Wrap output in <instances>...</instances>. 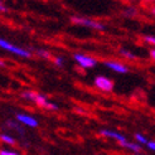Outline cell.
<instances>
[{
  "label": "cell",
  "mask_w": 155,
  "mask_h": 155,
  "mask_svg": "<svg viewBox=\"0 0 155 155\" xmlns=\"http://www.w3.org/2000/svg\"><path fill=\"white\" fill-rule=\"evenodd\" d=\"M21 96H23V98L29 100V101H33L38 106H41L43 108H47V110H53V111L58 110V106L56 104L48 101V98L42 94H37V92H33V91H25V92H23Z\"/></svg>",
  "instance_id": "1"
},
{
  "label": "cell",
  "mask_w": 155,
  "mask_h": 155,
  "mask_svg": "<svg viewBox=\"0 0 155 155\" xmlns=\"http://www.w3.org/2000/svg\"><path fill=\"white\" fill-rule=\"evenodd\" d=\"M120 146H122V148H126V149H129L131 151H134L135 154H139V151L141 150V146L139 144H134V143H130V141L122 143V144H120Z\"/></svg>",
  "instance_id": "9"
},
{
  "label": "cell",
  "mask_w": 155,
  "mask_h": 155,
  "mask_svg": "<svg viewBox=\"0 0 155 155\" xmlns=\"http://www.w3.org/2000/svg\"><path fill=\"white\" fill-rule=\"evenodd\" d=\"M146 146H148V149L151 150V151H155V141H151L149 140V143L146 144Z\"/></svg>",
  "instance_id": "18"
},
{
  "label": "cell",
  "mask_w": 155,
  "mask_h": 155,
  "mask_svg": "<svg viewBox=\"0 0 155 155\" xmlns=\"http://www.w3.org/2000/svg\"><path fill=\"white\" fill-rule=\"evenodd\" d=\"M0 139H2V141H3V143H5V144H9V145H14V144H15L14 137H13V136H10V135L2 134V135H0Z\"/></svg>",
  "instance_id": "11"
},
{
  "label": "cell",
  "mask_w": 155,
  "mask_h": 155,
  "mask_svg": "<svg viewBox=\"0 0 155 155\" xmlns=\"http://www.w3.org/2000/svg\"><path fill=\"white\" fill-rule=\"evenodd\" d=\"M8 125H9L10 127H13V129H15V130H17L18 131V133H23V130L17 125V124H15V122H12V121H9V122H8Z\"/></svg>",
  "instance_id": "16"
},
{
  "label": "cell",
  "mask_w": 155,
  "mask_h": 155,
  "mask_svg": "<svg viewBox=\"0 0 155 155\" xmlns=\"http://www.w3.org/2000/svg\"><path fill=\"white\" fill-rule=\"evenodd\" d=\"M100 134L106 136V137H111V139H115L116 141H117L119 144H122V143H125L127 141V139L122 134L117 133V131H114V130H108V129H102L101 131H100Z\"/></svg>",
  "instance_id": "7"
},
{
  "label": "cell",
  "mask_w": 155,
  "mask_h": 155,
  "mask_svg": "<svg viewBox=\"0 0 155 155\" xmlns=\"http://www.w3.org/2000/svg\"><path fill=\"white\" fill-rule=\"evenodd\" d=\"M0 12H6V8H5L2 3H0Z\"/></svg>",
  "instance_id": "20"
},
{
  "label": "cell",
  "mask_w": 155,
  "mask_h": 155,
  "mask_svg": "<svg viewBox=\"0 0 155 155\" xmlns=\"http://www.w3.org/2000/svg\"><path fill=\"white\" fill-rule=\"evenodd\" d=\"M0 48H3L4 51L9 52V53H13L15 56L23 57V58H29L32 56V53L29 51L21 48V47H18V45H15V44H12L9 41H5L3 38H0Z\"/></svg>",
  "instance_id": "2"
},
{
  "label": "cell",
  "mask_w": 155,
  "mask_h": 155,
  "mask_svg": "<svg viewBox=\"0 0 155 155\" xmlns=\"http://www.w3.org/2000/svg\"><path fill=\"white\" fill-rule=\"evenodd\" d=\"M135 155H143V154H135Z\"/></svg>",
  "instance_id": "24"
},
{
  "label": "cell",
  "mask_w": 155,
  "mask_h": 155,
  "mask_svg": "<svg viewBox=\"0 0 155 155\" xmlns=\"http://www.w3.org/2000/svg\"><path fill=\"white\" fill-rule=\"evenodd\" d=\"M148 2H155V0H148Z\"/></svg>",
  "instance_id": "23"
},
{
  "label": "cell",
  "mask_w": 155,
  "mask_h": 155,
  "mask_svg": "<svg viewBox=\"0 0 155 155\" xmlns=\"http://www.w3.org/2000/svg\"><path fill=\"white\" fill-rule=\"evenodd\" d=\"M95 86L102 92H111L114 90V82L105 76H97L95 78Z\"/></svg>",
  "instance_id": "5"
},
{
  "label": "cell",
  "mask_w": 155,
  "mask_h": 155,
  "mask_svg": "<svg viewBox=\"0 0 155 155\" xmlns=\"http://www.w3.org/2000/svg\"><path fill=\"white\" fill-rule=\"evenodd\" d=\"M39 56H42V57H44V58H47V59H49L51 58V54L47 52V51H44V49H41V51H38L37 52Z\"/></svg>",
  "instance_id": "15"
},
{
  "label": "cell",
  "mask_w": 155,
  "mask_h": 155,
  "mask_svg": "<svg viewBox=\"0 0 155 155\" xmlns=\"http://www.w3.org/2000/svg\"><path fill=\"white\" fill-rule=\"evenodd\" d=\"M144 41L155 47V35H146V37H144Z\"/></svg>",
  "instance_id": "13"
},
{
  "label": "cell",
  "mask_w": 155,
  "mask_h": 155,
  "mask_svg": "<svg viewBox=\"0 0 155 155\" xmlns=\"http://www.w3.org/2000/svg\"><path fill=\"white\" fill-rule=\"evenodd\" d=\"M54 63H56V66H58V67H62L63 66V58L62 57H56L54 58Z\"/></svg>",
  "instance_id": "17"
},
{
  "label": "cell",
  "mask_w": 155,
  "mask_h": 155,
  "mask_svg": "<svg viewBox=\"0 0 155 155\" xmlns=\"http://www.w3.org/2000/svg\"><path fill=\"white\" fill-rule=\"evenodd\" d=\"M72 23L74 24H78V25H83V27H87V28H92V29H96V30H104L105 25L102 23H98L96 20H92L88 18H83V17H72L71 18Z\"/></svg>",
  "instance_id": "3"
},
{
  "label": "cell",
  "mask_w": 155,
  "mask_h": 155,
  "mask_svg": "<svg viewBox=\"0 0 155 155\" xmlns=\"http://www.w3.org/2000/svg\"><path fill=\"white\" fill-rule=\"evenodd\" d=\"M153 13H154V14H155V8H153Z\"/></svg>",
  "instance_id": "22"
},
{
  "label": "cell",
  "mask_w": 155,
  "mask_h": 155,
  "mask_svg": "<svg viewBox=\"0 0 155 155\" xmlns=\"http://www.w3.org/2000/svg\"><path fill=\"white\" fill-rule=\"evenodd\" d=\"M105 66L107 68H110L111 71L116 72V73H127L129 72V68L125 66V64H122L120 63V62H116V61H106L105 62Z\"/></svg>",
  "instance_id": "6"
},
{
  "label": "cell",
  "mask_w": 155,
  "mask_h": 155,
  "mask_svg": "<svg viewBox=\"0 0 155 155\" xmlns=\"http://www.w3.org/2000/svg\"><path fill=\"white\" fill-rule=\"evenodd\" d=\"M120 54H121V56H124L125 58H127V59H135V54L131 53V52L127 51V49H125V48L120 49Z\"/></svg>",
  "instance_id": "12"
},
{
  "label": "cell",
  "mask_w": 155,
  "mask_h": 155,
  "mask_svg": "<svg viewBox=\"0 0 155 155\" xmlns=\"http://www.w3.org/2000/svg\"><path fill=\"white\" fill-rule=\"evenodd\" d=\"M0 66H5V63H4V62H3L2 59H0Z\"/></svg>",
  "instance_id": "21"
},
{
  "label": "cell",
  "mask_w": 155,
  "mask_h": 155,
  "mask_svg": "<svg viewBox=\"0 0 155 155\" xmlns=\"http://www.w3.org/2000/svg\"><path fill=\"white\" fill-rule=\"evenodd\" d=\"M135 140L137 141V144L139 145H146V144H148L149 143V140H148V137H146V136H144L143 134H135Z\"/></svg>",
  "instance_id": "10"
},
{
  "label": "cell",
  "mask_w": 155,
  "mask_h": 155,
  "mask_svg": "<svg viewBox=\"0 0 155 155\" xmlns=\"http://www.w3.org/2000/svg\"><path fill=\"white\" fill-rule=\"evenodd\" d=\"M150 57L155 61V48H153V49H150Z\"/></svg>",
  "instance_id": "19"
},
{
  "label": "cell",
  "mask_w": 155,
  "mask_h": 155,
  "mask_svg": "<svg viewBox=\"0 0 155 155\" xmlns=\"http://www.w3.org/2000/svg\"><path fill=\"white\" fill-rule=\"evenodd\" d=\"M17 120L20 124H24L25 126H29V127H37L38 126L37 119H34L33 116L27 115V114H18L17 115Z\"/></svg>",
  "instance_id": "8"
},
{
  "label": "cell",
  "mask_w": 155,
  "mask_h": 155,
  "mask_svg": "<svg viewBox=\"0 0 155 155\" xmlns=\"http://www.w3.org/2000/svg\"><path fill=\"white\" fill-rule=\"evenodd\" d=\"M0 155H19L18 153L12 151V150H6V149H2L0 150Z\"/></svg>",
  "instance_id": "14"
},
{
  "label": "cell",
  "mask_w": 155,
  "mask_h": 155,
  "mask_svg": "<svg viewBox=\"0 0 155 155\" xmlns=\"http://www.w3.org/2000/svg\"><path fill=\"white\" fill-rule=\"evenodd\" d=\"M73 58L77 62V64L81 66L82 68H94L97 63V61L94 57L87 56V54H82V53H76Z\"/></svg>",
  "instance_id": "4"
}]
</instances>
